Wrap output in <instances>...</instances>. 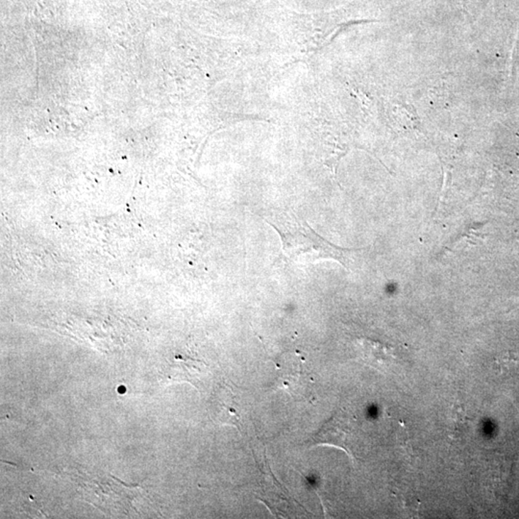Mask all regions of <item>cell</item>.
<instances>
[{"label": "cell", "mask_w": 519, "mask_h": 519, "mask_svg": "<svg viewBox=\"0 0 519 519\" xmlns=\"http://www.w3.org/2000/svg\"><path fill=\"white\" fill-rule=\"evenodd\" d=\"M264 220L279 235L283 258L289 263L304 266L321 260H333L346 269H351L353 250L328 242L291 210L275 212Z\"/></svg>", "instance_id": "obj_1"}, {"label": "cell", "mask_w": 519, "mask_h": 519, "mask_svg": "<svg viewBox=\"0 0 519 519\" xmlns=\"http://www.w3.org/2000/svg\"><path fill=\"white\" fill-rule=\"evenodd\" d=\"M356 435V422L343 410H338L331 419L311 437L310 445H328L341 448L351 459L355 458L353 442Z\"/></svg>", "instance_id": "obj_2"}, {"label": "cell", "mask_w": 519, "mask_h": 519, "mask_svg": "<svg viewBox=\"0 0 519 519\" xmlns=\"http://www.w3.org/2000/svg\"><path fill=\"white\" fill-rule=\"evenodd\" d=\"M212 414L215 422L223 425H230L242 431L244 407L240 397L230 386L221 387L215 393L212 402Z\"/></svg>", "instance_id": "obj_3"}, {"label": "cell", "mask_w": 519, "mask_h": 519, "mask_svg": "<svg viewBox=\"0 0 519 519\" xmlns=\"http://www.w3.org/2000/svg\"><path fill=\"white\" fill-rule=\"evenodd\" d=\"M206 363L191 359V358H176L173 362L166 368V378L171 382H188L198 389L199 377L204 373Z\"/></svg>", "instance_id": "obj_4"}, {"label": "cell", "mask_w": 519, "mask_h": 519, "mask_svg": "<svg viewBox=\"0 0 519 519\" xmlns=\"http://www.w3.org/2000/svg\"><path fill=\"white\" fill-rule=\"evenodd\" d=\"M368 348H365V360L370 363H375V365H385L390 363L392 360V349L384 348L383 346H379L375 343H370L368 341Z\"/></svg>", "instance_id": "obj_5"}, {"label": "cell", "mask_w": 519, "mask_h": 519, "mask_svg": "<svg viewBox=\"0 0 519 519\" xmlns=\"http://www.w3.org/2000/svg\"><path fill=\"white\" fill-rule=\"evenodd\" d=\"M469 422V419L464 410L461 407H454L451 417L449 419V428H448L451 432L450 436L460 437L463 435L466 430Z\"/></svg>", "instance_id": "obj_6"}, {"label": "cell", "mask_w": 519, "mask_h": 519, "mask_svg": "<svg viewBox=\"0 0 519 519\" xmlns=\"http://www.w3.org/2000/svg\"><path fill=\"white\" fill-rule=\"evenodd\" d=\"M496 363L498 365L500 373H515L519 368V359L518 356L510 353L500 357L498 360H496Z\"/></svg>", "instance_id": "obj_7"}]
</instances>
